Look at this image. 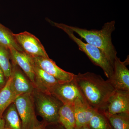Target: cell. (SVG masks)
<instances>
[{
	"label": "cell",
	"mask_w": 129,
	"mask_h": 129,
	"mask_svg": "<svg viewBox=\"0 0 129 129\" xmlns=\"http://www.w3.org/2000/svg\"><path fill=\"white\" fill-rule=\"evenodd\" d=\"M12 64L10 86L16 97L24 94H32L35 89L33 84L17 65Z\"/></svg>",
	"instance_id": "obj_10"
},
{
	"label": "cell",
	"mask_w": 129,
	"mask_h": 129,
	"mask_svg": "<svg viewBox=\"0 0 129 129\" xmlns=\"http://www.w3.org/2000/svg\"><path fill=\"white\" fill-rule=\"evenodd\" d=\"M74 107L76 127L88 125L92 116L98 112L91 107L84 99L75 100Z\"/></svg>",
	"instance_id": "obj_14"
},
{
	"label": "cell",
	"mask_w": 129,
	"mask_h": 129,
	"mask_svg": "<svg viewBox=\"0 0 129 129\" xmlns=\"http://www.w3.org/2000/svg\"><path fill=\"white\" fill-rule=\"evenodd\" d=\"M1 88H0V90H1Z\"/></svg>",
	"instance_id": "obj_27"
},
{
	"label": "cell",
	"mask_w": 129,
	"mask_h": 129,
	"mask_svg": "<svg viewBox=\"0 0 129 129\" xmlns=\"http://www.w3.org/2000/svg\"><path fill=\"white\" fill-rule=\"evenodd\" d=\"M129 57L122 62L117 57L113 65L112 76L107 80L115 90L129 91V70L127 67Z\"/></svg>",
	"instance_id": "obj_7"
},
{
	"label": "cell",
	"mask_w": 129,
	"mask_h": 129,
	"mask_svg": "<svg viewBox=\"0 0 129 129\" xmlns=\"http://www.w3.org/2000/svg\"><path fill=\"white\" fill-rule=\"evenodd\" d=\"M10 58L9 49L0 44V67L7 80L11 75L12 64Z\"/></svg>",
	"instance_id": "obj_20"
},
{
	"label": "cell",
	"mask_w": 129,
	"mask_h": 129,
	"mask_svg": "<svg viewBox=\"0 0 129 129\" xmlns=\"http://www.w3.org/2000/svg\"><path fill=\"white\" fill-rule=\"evenodd\" d=\"M102 113L111 115L129 113V91L115 90L109 98Z\"/></svg>",
	"instance_id": "obj_11"
},
{
	"label": "cell",
	"mask_w": 129,
	"mask_h": 129,
	"mask_svg": "<svg viewBox=\"0 0 129 129\" xmlns=\"http://www.w3.org/2000/svg\"><path fill=\"white\" fill-rule=\"evenodd\" d=\"M0 129H5V120L1 117H0Z\"/></svg>",
	"instance_id": "obj_25"
},
{
	"label": "cell",
	"mask_w": 129,
	"mask_h": 129,
	"mask_svg": "<svg viewBox=\"0 0 129 129\" xmlns=\"http://www.w3.org/2000/svg\"><path fill=\"white\" fill-rule=\"evenodd\" d=\"M35 108L43 120L47 123L58 122V112L63 103L52 94L35 89L32 93Z\"/></svg>",
	"instance_id": "obj_4"
},
{
	"label": "cell",
	"mask_w": 129,
	"mask_h": 129,
	"mask_svg": "<svg viewBox=\"0 0 129 129\" xmlns=\"http://www.w3.org/2000/svg\"><path fill=\"white\" fill-rule=\"evenodd\" d=\"M103 113L114 129H129V113H120L113 115L106 113Z\"/></svg>",
	"instance_id": "obj_19"
},
{
	"label": "cell",
	"mask_w": 129,
	"mask_h": 129,
	"mask_svg": "<svg viewBox=\"0 0 129 129\" xmlns=\"http://www.w3.org/2000/svg\"><path fill=\"white\" fill-rule=\"evenodd\" d=\"M50 23L53 26L65 32L69 38L77 44L80 50L85 53L94 64L101 68L108 79L112 76L113 73V65L101 49L88 43H85L82 40L76 37L74 33L67 24L52 21Z\"/></svg>",
	"instance_id": "obj_3"
},
{
	"label": "cell",
	"mask_w": 129,
	"mask_h": 129,
	"mask_svg": "<svg viewBox=\"0 0 129 129\" xmlns=\"http://www.w3.org/2000/svg\"><path fill=\"white\" fill-rule=\"evenodd\" d=\"M11 77L7 80L5 86L0 90V117L3 118L4 112L12 103H14L16 98L11 89Z\"/></svg>",
	"instance_id": "obj_16"
},
{
	"label": "cell",
	"mask_w": 129,
	"mask_h": 129,
	"mask_svg": "<svg viewBox=\"0 0 129 129\" xmlns=\"http://www.w3.org/2000/svg\"><path fill=\"white\" fill-rule=\"evenodd\" d=\"M47 123L45 121H43L40 122V124L35 127L34 129H45Z\"/></svg>",
	"instance_id": "obj_24"
},
{
	"label": "cell",
	"mask_w": 129,
	"mask_h": 129,
	"mask_svg": "<svg viewBox=\"0 0 129 129\" xmlns=\"http://www.w3.org/2000/svg\"><path fill=\"white\" fill-rule=\"evenodd\" d=\"M74 129H90L88 125H85V126H82L80 127H75Z\"/></svg>",
	"instance_id": "obj_26"
},
{
	"label": "cell",
	"mask_w": 129,
	"mask_h": 129,
	"mask_svg": "<svg viewBox=\"0 0 129 129\" xmlns=\"http://www.w3.org/2000/svg\"><path fill=\"white\" fill-rule=\"evenodd\" d=\"M88 126L90 129H114L104 114L99 112L92 116Z\"/></svg>",
	"instance_id": "obj_21"
},
{
	"label": "cell",
	"mask_w": 129,
	"mask_h": 129,
	"mask_svg": "<svg viewBox=\"0 0 129 129\" xmlns=\"http://www.w3.org/2000/svg\"><path fill=\"white\" fill-rule=\"evenodd\" d=\"M45 129H66L59 122L47 123Z\"/></svg>",
	"instance_id": "obj_22"
},
{
	"label": "cell",
	"mask_w": 129,
	"mask_h": 129,
	"mask_svg": "<svg viewBox=\"0 0 129 129\" xmlns=\"http://www.w3.org/2000/svg\"><path fill=\"white\" fill-rule=\"evenodd\" d=\"M14 36L24 52L28 55L32 57H49L41 42L34 35L25 31L14 34Z\"/></svg>",
	"instance_id": "obj_6"
},
{
	"label": "cell",
	"mask_w": 129,
	"mask_h": 129,
	"mask_svg": "<svg viewBox=\"0 0 129 129\" xmlns=\"http://www.w3.org/2000/svg\"><path fill=\"white\" fill-rule=\"evenodd\" d=\"M74 80L87 104L102 113L109 98L115 90L112 86L99 75L91 72L79 73L75 75Z\"/></svg>",
	"instance_id": "obj_1"
},
{
	"label": "cell",
	"mask_w": 129,
	"mask_h": 129,
	"mask_svg": "<svg viewBox=\"0 0 129 129\" xmlns=\"http://www.w3.org/2000/svg\"><path fill=\"white\" fill-rule=\"evenodd\" d=\"M32 58L35 64L54 77L60 84L69 82L74 78L75 74L60 68L49 57H35Z\"/></svg>",
	"instance_id": "obj_8"
},
{
	"label": "cell",
	"mask_w": 129,
	"mask_h": 129,
	"mask_svg": "<svg viewBox=\"0 0 129 129\" xmlns=\"http://www.w3.org/2000/svg\"><path fill=\"white\" fill-rule=\"evenodd\" d=\"M51 94L63 104H74L75 101L78 99L85 100L74 78L69 82L57 84L53 88Z\"/></svg>",
	"instance_id": "obj_9"
},
{
	"label": "cell",
	"mask_w": 129,
	"mask_h": 129,
	"mask_svg": "<svg viewBox=\"0 0 129 129\" xmlns=\"http://www.w3.org/2000/svg\"><path fill=\"white\" fill-rule=\"evenodd\" d=\"M12 63L17 65L34 85L35 74L34 60L24 52L19 51L13 48L9 49Z\"/></svg>",
	"instance_id": "obj_12"
},
{
	"label": "cell",
	"mask_w": 129,
	"mask_h": 129,
	"mask_svg": "<svg viewBox=\"0 0 129 129\" xmlns=\"http://www.w3.org/2000/svg\"><path fill=\"white\" fill-rule=\"evenodd\" d=\"M115 21L106 23L99 30H88L75 26H68L74 33L85 40L87 43L101 49L113 66L117 57V51L112 40V33L115 29Z\"/></svg>",
	"instance_id": "obj_2"
},
{
	"label": "cell",
	"mask_w": 129,
	"mask_h": 129,
	"mask_svg": "<svg viewBox=\"0 0 129 129\" xmlns=\"http://www.w3.org/2000/svg\"><path fill=\"white\" fill-rule=\"evenodd\" d=\"M58 122L66 129L76 127L74 104H63L58 112Z\"/></svg>",
	"instance_id": "obj_15"
},
{
	"label": "cell",
	"mask_w": 129,
	"mask_h": 129,
	"mask_svg": "<svg viewBox=\"0 0 129 129\" xmlns=\"http://www.w3.org/2000/svg\"><path fill=\"white\" fill-rule=\"evenodd\" d=\"M6 79L3 71L0 67V88L1 89L6 84L7 81L6 80Z\"/></svg>",
	"instance_id": "obj_23"
},
{
	"label": "cell",
	"mask_w": 129,
	"mask_h": 129,
	"mask_svg": "<svg viewBox=\"0 0 129 129\" xmlns=\"http://www.w3.org/2000/svg\"><path fill=\"white\" fill-rule=\"evenodd\" d=\"M34 72L35 89L43 93L51 94L53 88L59 83L58 81L35 63Z\"/></svg>",
	"instance_id": "obj_13"
},
{
	"label": "cell",
	"mask_w": 129,
	"mask_h": 129,
	"mask_svg": "<svg viewBox=\"0 0 129 129\" xmlns=\"http://www.w3.org/2000/svg\"><path fill=\"white\" fill-rule=\"evenodd\" d=\"M0 44L8 49L13 48L19 51H24L16 40L14 34L9 29L1 23H0Z\"/></svg>",
	"instance_id": "obj_18"
},
{
	"label": "cell",
	"mask_w": 129,
	"mask_h": 129,
	"mask_svg": "<svg viewBox=\"0 0 129 129\" xmlns=\"http://www.w3.org/2000/svg\"><path fill=\"white\" fill-rule=\"evenodd\" d=\"M7 109L3 115L5 120V129H22L21 119L14 103Z\"/></svg>",
	"instance_id": "obj_17"
},
{
	"label": "cell",
	"mask_w": 129,
	"mask_h": 129,
	"mask_svg": "<svg viewBox=\"0 0 129 129\" xmlns=\"http://www.w3.org/2000/svg\"><path fill=\"white\" fill-rule=\"evenodd\" d=\"M22 123V129H34L40 123L37 119L32 94L16 97L14 102Z\"/></svg>",
	"instance_id": "obj_5"
}]
</instances>
